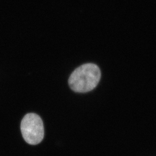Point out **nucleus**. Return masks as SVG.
Instances as JSON below:
<instances>
[{"label": "nucleus", "mask_w": 156, "mask_h": 156, "mask_svg": "<svg viewBox=\"0 0 156 156\" xmlns=\"http://www.w3.org/2000/svg\"><path fill=\"white\" fill-rule=\"evenodd\" d=\"M20 128L24 140L30 145H37L44 139L43 122L35 113H30L24 116L21 122Z\"/></svg>", "instance_id": "nucleus-2"}, {"label": "nucleus", "mask_w": 156, "mask_h": 156, "mask_svg": "<svg viewBox=\"0 0 156 156\" xmlns=\"http://www.w3.org/2000/svg\"><path fill=\"white\" fill-rule=\"evenodd\" d=\"M101 71L94 64H85L77 68L71 75L68 83L73 91L87 93L94 89L101 79Z\"/></svg>", "instance_id": "nucleus-1"}]
</instances>
